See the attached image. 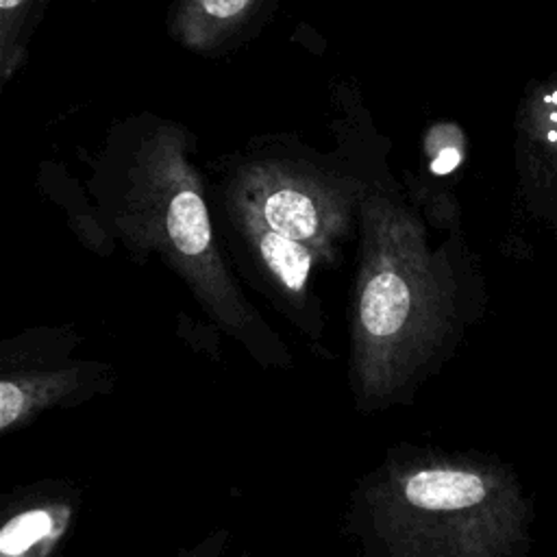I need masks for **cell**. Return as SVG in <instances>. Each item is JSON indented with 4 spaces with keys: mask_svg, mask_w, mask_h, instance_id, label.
<instances>
[{
    "mask_svg": "<svg viewBox=\"0 0 557 557\" xmlns=\"http://www.w3.org/2000/svg\"><path fill=\"white\" fill-rule=\"evenodd\" d=\"M133 135L115 202L122 235L139 252L154 248L205 302L228 315L239 296L213 235L202 181L189 159V133L154 122Z\"/></svg>",
    "mask_w": 557,
    "mask_h": 557,
    "instance_id": "1",
    "label": "cell"
},
{
    "mask_svg": "<svg viewBox=\"0 0 557 557\" xmlns=\"http://www.w3.org/2000/svg\"><path fill=\"white\" fill-rule=\"evenodd\" d=\"M274 231L315 248L326 261L355 235L366 189L320 168L257 159L239 168L231 183Z\"/></svg>",
    "mask_w": 557,
    "mask_h": 557,
    "instance_id": "2",
    "label": "cell"
},
{
    "mask_svg": "<svg viewBox=\"0 0 557 557\" xmlns=\"http://www.w3.org/2000/svg\"><path fill=\"white\" fill-rule=\"evenodd\" d=\"M513 170L522 207L557 242V70L529 81L518 100Z\"/></svg>",
    "mask_w": 557,
    "mask_h": 557,
    "instance_id": "3",
    "label": "cell"
},
{
    "mask_svg": "<svg viewBox=\"0 0 557 557\" xmlns=\"http://www.w3.org/2000/svg\"><path fill=\"white\" fill-rule=\"evenodd\" d=\"M222 205L226 209L231 231L244 244L246 263L259 274V278L289 300L305 298L311 270L315 261L324 257L315 248L268 226L259 211L235 189L228 187Z\"/></svg>",
    "mask_w": 557,
    "mask_h": 557,
    "instance_id": "4",
    "label": "cell"
},
{
    "mask_svg": "<svg viewBox=\"0 0 557 557\" xmlns=\"http://www.w3.org/2000/svg\"><path fill=\"white\" fill-rule=\"evenodd\" d=\"M265 7V0H176L170 35L196 52H213L244 35Z\"/></svg>",
    "mask_w": 557,
    "mask_h": 557,
    "instance_id": "5",
    "label": "cell"
},
{
    "mask_svg": "<svg viewBox=\"0 0 557 557\" xmlns=\"http://www.w3.org/2000/svg\"><path fill=\"white\" fill-rule=\"evenodd\" d=\"M407 500L418 509L457 511L485 500V481L470 470H422L405 485Z\"/></svg>",
    "mask_w": 557,
    "mask_h": 557,
    "instance_id": "6",
    "label": "cell"
},
{
    "mask_svg": "<svg viewBox=\"0 0 557 557\" xmlns=\"http://www.w3.org/2000/svg\"><path fill=\"white\" fill-rule=\"evenodd\" d=\"M50 527H52V520L41 509L20 513L11 522H7V527L2 529V533H0V550L4 555L24 553L37 540L48 535Z\"/></svg>",
    "mask_w": 557,
    "mask_h": 557,
    "instance_id": "7",
    "label": "cell"
},
{
    "mask_svg": "<svg viewBox=\"0 0 557 557\" xmlns=\"http://www.w3.org/2000/svg\"><path fill=\"white\" fill-rule=\"evenodd\" d=\"M24 405V394L17 385L11 381L0 383V426L7 429L22 411Z\"/></svg>",
    "mask_w": 557,
    "mask_h": 557,
    "instance_id": "8",
    "label": "cell"
}]
</instances>
